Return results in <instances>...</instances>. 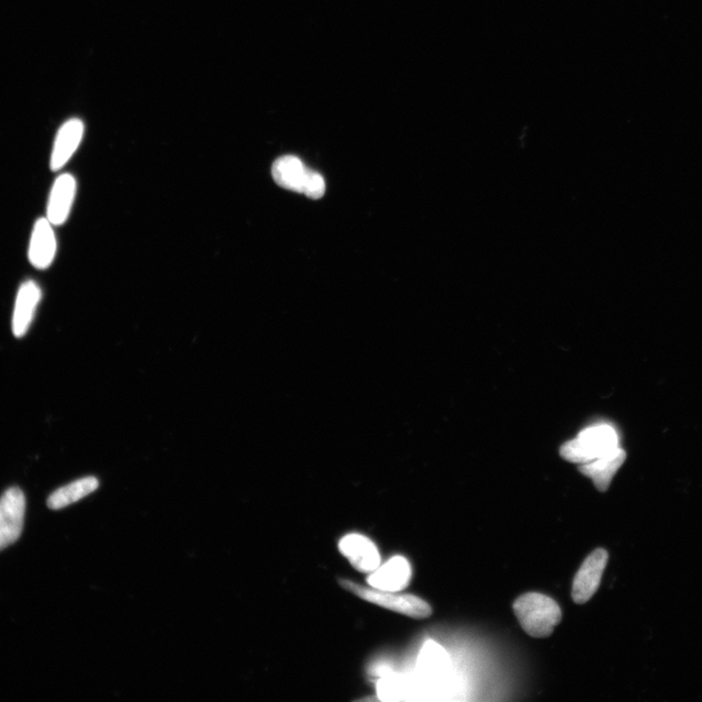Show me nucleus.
<instances>
[{
    "instance_id": "4",
    "label": "nucleus",
    "mask_w": 702,
    "mask_h": 702,
    "mask_svg": "<svg viewBox=\"0 0 702 702\" xmlns=\"http://www.w3.org/2000/svg\"><path fill=\"white\" fill-rule=\"evenodd\" d=\"M26 498L17 487L7 490L0 498V551L16 542L23 532Z\"/></svg>"
},
{
    "instance_id": "13",
    "label": "nucleus",
    "mask_w": 702,
    "mask_h": 702,
    "mask_svg": "<svg viewBox=\"0 0 702 702\" xmlns=\"http://www.w3.org/2000/svg\"><path fill=\"white\" fill-rule=\"evenodd\" d=\"M624 461H626V452L620 449L618 453L605 458L581 464L579 472L592 479L598 491L606 492Z\"/></svg>"
},
{
    "instance_id": "9",
    "label": "nucleus",
    "mask_w": 702,
    "mask_h": 702,
    "mask_svg": "<svg viewBox=\"0 0 702 702\" xmlns=\"http://www.w3.org/2000/svg\"><path fill=\"white\" fill-rule=\"evenodd\" d=\"M339 550L355 569L361 573H372L380 566L381 555L376 544L362 534H348L341 540Z\"/></svg>"
},
{
    "instance_id": "14",
    "label": "nucleus",
    "mask_w": 702,
    "mask_h": 702,
    "mask_svg": "<svg viewBox=\"0 0 702 702\" xmlns=\"http://www.w3.org/2000/svg\"><path fill=\"white\" fill-rule=\"evenodd\" d=\"M99 485V481L94 476L82 478L55 491L48 498V506L54 510L66 507L94 493Z\"/></svg>"
},
{
    "instance_id": "6",
    "label": "nucleus",
    "mask_w": 702,
    "mask_h": 702,
    "mask_svg": "<svg viewBox=\"0 0 702 702\" xmlns=\"http://www.w3.org/2000/svg\"><path fill=\"white\" fill-rule=\"evenodd\" d=\"M58 243L54 226L49 220L39 218L33 225L28 249L30 264L39 271H46L57 254Z\"/></svg>"
},
{
    "instance_id": "3",
    "label": "nucleus",
    "mask_w": 702,
    "mask_h": 702,
    "mask_svg": "<svg viewBox=\"0 0 702 702\" xmlns=\"http://www.w3.org/2000/svg\"><path fill=\"white\" fill-rule=\"evenodd\" d=\"M339 583L342 588L352 594L369 602V603L398 612V614L416 620L427 619L432 614L429 604L415 595L365 587L343 578L340 579Z\"/></svg>"
},
{
    "instance_id": "7",
    "label": "nucleus",
    "mask_w": 702,
    "mask_h": 702,
    "mask_svg": "<svg viewBox=\"0 0 702 702\" xmlns=\"http://www.w3.org/2000/svg\"><path fill=\"white\" fill-rule=\"evenodd\" d=\"M76 191V180L72 174H61L53 183L48 202L47 218L54 227L63 226L68 221Z\"/></svg>"
},
{
    "instance_id": "1",
    "label": "nucleus",
    "mask_w": 702,
    "mask_h": 702,
    "mask_svg": "<svg viewBox=\"0 0 702 702\" xmlns=\"http://www.w3.org/2000/svg\"><path fill=\"white\" fill-rule=\"evenodd\" d=\"M620 438L617 429L608 423L586 428L577 437L562 445L561 456L567 462L584 464L618 453Z\"/></svg>"
},
{
    "instance_id": "15",
    "label": "nucleus",
    "mask_w": 702,
    "mask_h": 702,
    "mask_svg": "<svg viewBox=\"0 0 702 702\" xmlns=\"http://www.w3.org/2000/svg\"><path fill=\"white\" fill-rule=\"evenodd\" d=\"M325 191L326 184L323 177L317 172L309 170L303 195L316 200L325 195Z\"/></svg>"
},
{
    "instance_id": "5",
    "label": "nucleus",
    "mask_w": 702,
    "mask_h": 702,
    "mask_svg": "<svg viewBox=\"0 0 702 702\" xmlns=\"http://www.w3.org/2000/svg\"><path fill=\"white\" fill-rule=\"evenodd\" d=\"M609 554L603 549H597L579 568L576 573L572 589V597L576 604H585L596 594L602 576L608 564Z\"/></svg>"
},
{
    "instance_id": "8",
    "label": "nucleus",
    "mask_w": 702,
    "mask_h": 702,
    "mask_svg": "<svg viewBox=\"0 0 702 702\" xmlns=\"http://www.w3.org/2000/svg\"><path fill=\"white\" fill-rule=\"evenodd\" d=\"M84 135V124L80 118L65 121L54 140L50 156V169L58 172L64 169L80 148Z\"/></svg>"
},
{
    "instance_id": "2",
    "label": "nucleus",
    "mask_w": 702,
    "mask_h": 702,
    "mask_svg": "<svg viewBox=\"0 0 702 702\" xmlns=\"http://www.w3.org/2000/svg\"><path fill=\"white\" fill-rule=\"evenodd\" d=\"M521 628L534 638L550 637L562 620V611L552 598L538 593L520 596L514 603Z\"/></svg>"
},
{
    "instance_id": "10",
    "label": "nucleus",
    "mask_w": 702,
    "mask_h": 702,
    "mask_svg": "<svg viewBox=\"0 0 702 702\" xmlns=\"http://www.w3.org/2000/svg\"><path fill=\"white\" fill-rule=\"evenodd\" d=\"M42 298L41 289L36 282L27 281L20 286L13 317V331L17 338L24 337L30 329Z\"/></svg>"
},
{
    "instance_id": "12",
    "label": "nucleus",
    "mask_w": 702,
    "mask_h": 702,
    "mask_svg": "<svg viewBox=\"0 0 702 702\" xmlns=\"http://www.w3.org/2000/svg\"><path fill=\"white\" fill-rule=\"evenodd\" d=\"M309 169L298 156L284 155L273 165L272 174L275 183L288 191L304 194Z\"/></svg>"
},
{
    "instance_id": "11",
    "label": "nucleus",
    "mask_w": 702,
    "mask_h": 702,
    "mask_svg": "<svg viewBox=\"0 0 702 702\" xmlns=\"http://www.w3.org/2000/svg\"><path fill=\"white\" fill-rule=\"evenodd\" d=\"M411 577L412 569L408 560L403 556H395L372 572L367 582L374 588L398 593L408 586Z\"/></svg>"
}]
</instances>
